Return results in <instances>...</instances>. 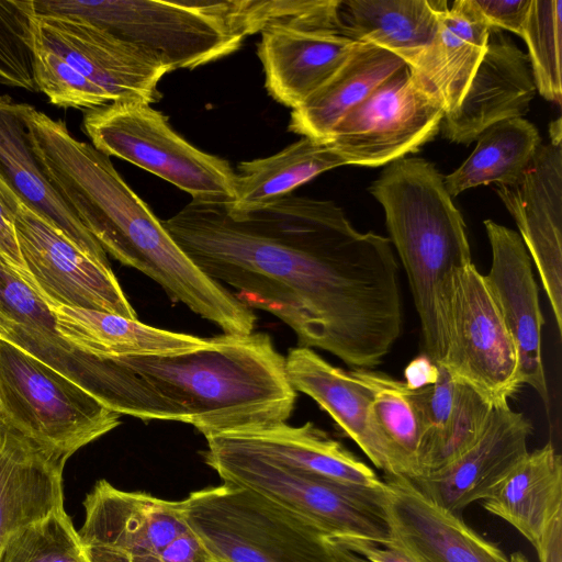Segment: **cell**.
I'll use <instances>...</instances> for the list:
<instances>
[{
    "label": "cell",
    "mask_w": 562,
    "mask_h": 562,
    "mask_svg": "<svg viewBox=\"0 0 562 562\" xmlns=\"http://www.w3.org/2000/svg\"><path fill=\"white\" fill-rule=\"evenodd\" d=\"M561 120L550 126V142L540 145L522 176L496 193L514 217L536 265L562 331V136Z\"/></svg>",
    "instance_id": "cell-16"
},
{
    "label": "cell",
    "mask_w": 562,
    "mask_h": 562,
    "mask_svg": "<svg viewBox=\"0 0 562 562\" xmlns=\"http://www.w3.org/2000/svg\"><path fill=\"white\" fill-rule=\"evenodd\" d=\"M33 4L40 14L82 18L171 71L215 61L251 35L246 0H33Z\"/></svg>",
    "instance_id": "cell-6"
},
{
    "label": "cell",
    "mask_w": 562,
    "mask_h": 562,
    "mask_svg": "<svg viewBox=\"0 0 562 562\" xmlns=\"http://www.w3.org/2000/svg\"><path fill=\"white\" fill-rule=\"evenodd\" d=\"M443 117L406 65L349 111L327 142L345 165L383 166L432 139Z\"/></svg>",
    "instance_id": "cell-14"
},
{
    "label": "cell",
    "mask_w": 562,
    "mask_h": 562,
    "mask_svg": "<svg viewBox=\"0 0 562 562\" xmlns=\"http://www.w3.org/2000/svg\"><path fill=\"white\" fill-rule=\"evenodd\" d=\"M18 201L19 196L0 177V257L14 272L34 288L23 261L15 233Z\"/></svg>",
    "instance_id": "cell-37"
},
{
    "label": "cell",
    "mask_w": 562,
    "mask_h": 562,
    "mask_svg": "<svg viewBox=\"0 0 562 562\" xmlns=\"http://www.w3.org/2000/svg\"><path fill=\"white\" fill-rule=\"evenodd\" d=\"M482 506L536 548L562 513L561 456L551 443L528 452L482 499Z\"/></svg>",
    "instance_id": "cell-28"
},
{
    "label": "cell",
    "mask_w": 562,
    "mask_h": 562,
    "mask_svg": "<svg viewBox=\"0 0 562 562\" xmlns=\"http://www.w3.org/2000/svg\"><path fill=\"white\" fill-rule=\"evenodd\" d=\"M477 138L472 154L443 179L450 196L479 186L516 182L541 145L537 127L522 117L498 122Z\"/></svg>",
    "instance_id": "cell-33"
},
{
    "label": "cell",
    "mask_w": 562,
    "mask_h": 562,
    "mask_svg": "<svg viewBox=\"0 0 562 562\" xmlns=\"http://www.w3.org/2000/svg\"><path fill=\"white\" fill-rule=\"evenodd\" d=\"M205 463L223 483L250 490L302 518L325 538L391 541L384 487L367 490L323 481L262 458L207 445Z\"/></svg>",
    "instance_id": "cell-9"
},
{
    "label": "cell",
    "mask_w": 562,
    "mask_h": 562,
    "mask_svg": "<svg viewBox=\"0 0 562 562\" xmlns=\"http://www.w3.org/2000/svg\"><path fill=\"white\" fill-rule=\"evenodd\" d=\"M30 145L53 188L106 254L156 281L226 334H251L257 316L183 252L110 157L75 138L61 120L21 103Z\"/></svg>",
    "instance_id": "cell-2"
},
{
    "label": "cell",
    "mask_w": 562,
    "mask_h": 562,
    "mask_svg": "<svg viewBox=\"0 0 562 562\" xmlns=\"http://www.w3.org/2000/svg\"><path fill=\"white\" fill-rule=\"evenodd\" d=\"M383 481L391 542L417 562H512L461 516L428 499L409 479L385 475Z\"/></svg>",
    "instance_id": "cell-19"
},
{
    "label": "cell",
    "mask_w": 562,
    "mask_h": 562,
    "mask_svg": "<svg viewBox=\"0 0 562 562\" xmlns=\"http://www.w3.org/2000/svg\"><path fill=\"white\" fill-rule=\"evenodd\" d=\"M351 371L371 393L370 424L387 454L391 475L415 479L423 424L411 389L374 369Z\"/></svg>",
    "instance_id": "cell-32"
},
{
    "label": "cell",
    "mask_w": 562,
    "mask_h": 562,
    "mask_svg": "<svg viewBox=\"0 0 562 562\" xmlns=\"http://www.w3.org/2000/svg\"><path fill=\"white\" fill-rule=\"evenodd\" d=\"M325 539L329 544L356 553L370 562H417L403 548L391 541L387 544H378L358 538Z\"/></svg>",
    "instance_id": "cell-39"
},
{
    "label": "cell",
    "mask_w": 562,
    "mask_h": 562,
    "mask_svg": "<svg viewBox=\"0 0 562 562\" xmlns=\"http://www.w3.org/2000/svg\"><path fill=\"white\" fill-rule=\"evenodd\" d=\"M329 546L333 548L337 559L340 562H370V561L363 559L362 557H360V555H358L356 553H352L350 551L337 548V547L331 546V544H329Z\"/></svg>",
    "instance_id": "cell-42"
},
{
    "label": "cell",
    "mask_w": 562,
    "mask_h": 562,
    "mask_svg": "<svg viewBox=\"0 0 562 562\" xmlns=\"http://www.w3.org/2000/svg\"><path fill=\"white\" fill-rule=\"evenodd\" d=\"M58 333L81 351L108 360L126 356L169 355L199 348L209 339L160 329L117 314L48 305Z\"/></svg>",
    "instance_id": "cell-29"
},
{
    "label": "cell",
    "mask_w": 562,
    "mask_h": 562,
    "mask_svg": "<svg viewBox=\"0 0 562 562\" xmlns=\"http://www.w3.org/2000/svg\"><path fill=\"white\" fill-rule=\"evenodd\" d=\"M0 419L67 459L121 424L119 413L3 339Z\"/></svg>",
    "instance_id": "cell-10"
},
{
    "label": "cell",
    "mask_w": 562,
    "mask_h": 562,
    "mask_svg": "<svg viewBox=\"0 0 562 562\" xmlns=\"http://www.w3.org/2000/svg\"><path fill=\"white\" fill-rule=\"evenodd\" d=\"M406 64L393 53L358 43L335 75L291 112L289 130L327 142L337 123Z\"/></svg>",
    "instance_id": "cell-30"
},
{
    "label": "cell",
    "mask_w": 562,
    "mask_h": 562,
    "mask_svg": "<svg viewBox=\"0 0 562 562\" xmlns=\"http://www.w3.org/2000/svg\"><path fill=\"white\" fill-rule=\"evenodd\" d=\"M531 430L530 422L508 403L495 404L468 450L443 468L411 481L432 503L461 516L467 506L484 499L529 452Z\"/></svg>",
    "instance_id": "cell-18"
},
{
    "label": "cell",
    "mask_w": 562,
    "mask_h": 562,
    "mask_svg": "<svg viewBox=\"0 0 562 562\" xmlns=\"http://www.w3.org/2000/svg\"><path fill=\"white\" fill-rule=\"evenodd\" d=\"M285 367L294 390L314 400L374 467L391 475L387 454L370 424L371 393L352 371L335 367L306 347L291 349Z\"/></svg>",
    "instance_id": "cell-24"
},
{
    "label": "cell",
    "mask_w": 562,
    "mask_h": 562,
    "mask_svg": "<svg viewBox=\"0 0 562 562\" xmlns=\"http://www.w3.org/2000/svg\"><path fill=\"white\" fill-rule=\"evenodd\" d=\"M521 38L537 91L544 99L561 102L562 1L531 0Z\"/></svg>",
    "instance_id": "cell-34"
},
{
    "label": "cell",
    "mask_w": 562,
    "mask_h": 562,
    "mask_svg": "<svg viewBox=\"0 0 562 562\" xmlns=\"http://www.w3.org/2000/svg\"><path fill=\"white\" fill-rule=\"evenodd\" d=\"M490 30L471 0L454 1L440 14L432 47L419 67L409 70L445 115L459 106L485 54Z\"/></svg>",
    "instance_id": "cell-27"
},
{
    "label": "cell",
    "mask_w": 562,
    "mask_h": 562,
    "mask_svg": "<svg viewBox=\"0 0 562 562\" xmlns=\"http://www.w3.org/2000/svg\"><path fill=\"white\" fill-rule=\"evenodd\" d=\"M132 562H164V561H161L158 558L149 557V558L137 559Z\"/></svg>",
    "instance_id": "cell-44"
},
{
    "label": "cell",
    "mask_w": 562,
    "mask_h": 562,
    "mask_svg": "<svg viewBox=\"0 0 562 562\" xmlns=\"http://www.w3.org/2000/svg\"><path fill=\"white\" fill-rule=\"evenodd\" d=\"M108 361V408L190 424L205 438L286 423L297 396L266 333H223L184 352Z\"/></svg>",
    "instance_id": "cell-3"
},
{
    "label": "cell",
    "mask_w": 562,
    "mask_h": 562,
    "mask_svg": "<svg viewBox=\"0 0 562 562\" xmlns=\"http://www.w3.org/2000/svg\"><path fill=\"white\" fill-rule=\"evenodd\" d=\"M438 374V366L424 355L415 358L405 368L404 382L409 389H419L434 383Z\"/></svg>",
    "instance_id": "cell-41"
},
{
    "label": "cell",
    "mask_w": 562,
    "mask_h": 562,
    "mask_svg": "<svg viewBox=\"0 0 562 562\" xmlns=\"http://www.w3.org/2000/svg\"><path fill=\"white\" fill-rule=\"evenodd\" d=\"M162 225L209 278L286 324L299 347L374 369L401 336L391 240L358 232L333 201L290 194L244 213L192 201Z\"/></svg>",
    "instance_id": "cell-1"
},
{
    "label": "cell",
    "mask_w": 562,
    "mask_h": 562,
    "mask_svg": "<svg viewBox=\"0 0 562 562\" xmlns=\"http://www.w3.org/2000/svg\"><path fill=\"white\" fill-rule=\"evenodd\" d=\"M207 445L244 452L310 477L367 490H382L384 481L326 431L307 422L286 423L220 434Z\"/></svg>",
    "instance_id": "cell-20"
},
{
    "label": "cell",
    "mask_w": 562,
    "mask_h": 562,
    "mask_svg": "<svg viewBox=\"0 0 562 562\" xmlns=\"http://www.w3.org/2000/svg\"><path fill=\"white\" fill-rule=\"evenodd\" d=\"M211 562H222V561L212 560Z\"/></svg>",
    "instance_id": "cell-46"
},
{
    "label": "cell",
    "mask_w": 562,
    "mask_h": 562,
    "mask_svg": "<svg viewBox=\"0 0 562 562\" xmlns=\"http://www.w3.org/2000/svg\"><path fill=\"white\" fill-rule=\"evenodd\" d=\"M439 364L490 403L504 404L521 386L515 342L475 265L449 280L441 314Z\"/></svg>",
    "instance_id": "cell-12"
},
{
    "label": "cell",
    "mask_w": 562,
    "mask_h": 562,
    "mask_svg": "<svg viewBox=\"0 0 562 562\" xmlns=\"http://www.w3.org/2000/svg\"><path fill=\"white\" fill-rule=\"evenodd\" d=\"M484 226L492 263L483 278L515 342L520 383L532 387L548 405L549 393L541 359L544 319L530 256L517 232L492 220L484 221Z\"/></svg>",
    "instance_id": "cell-17"
},
{
    "label": "cell",
    "mask_w": 562,
    "mask_h": 562,
    "mask_svg": "<svg viewBox=\"0 0 562 562\" xmlns=\"http://www.w3.org/2000/svg\"><path fill=\"white\" fill-rule=\"evenodd\" d=\"M509 558H510L512 562H529V560L525 557V554L519 551L512 553V555Z\"/></svg>",
    "instance_id": "cell-43"
},
{
    "label": "cell",
    "mask_w": 562,
    "mask_h": 562,
    "mask_svg": "<svg viewBox=\"0 0 562 562\" xmlns=\"http://www.w3.org/2000/svg\"><path fill=\"white\" fill-rule=\"evenodd\" d=\"M182 505L213 560L340 562L318 529L250 490L223 483L190 493Z\"/></svg>",
    "instance_id": "cell-7"
},
{
    "label": "cell",
    "mask_w": 562,
    "mask_h": 562,
    "mask_svg": "<svg viewBox=\"0 0 562 562\" xmlns=\"http://www.w3.org/2000/svg\"><path fill=\"white\" fill-rule=\"evenodd\" d=\"M340 166L345 162L328 142L302 137L274 155L238 164L236 198L227 207L235 213L263 207Z\"/></svg>",
    "instance_id": "cell-31"
},
{
    "label": "cell",
    "mask_w": 562,
    "mask_h": 562,
    "mask_svg": "<svg viewBox=\"0 0 562 562\" xmlns=\"http://www.w3.org/2000/svg\"><path fill=\"white\" fill-rule=\"evenodd\" d=\"M36 91L65 109L93 110L115 101L157 102L171 70L87 20L65 14L32 19Z\"/></svg>",
    "instance_id": "cell-5"
},
{
    "label": "cell",
    "mask_w": 562,
    "mask_h": 562,
    "mask_svg": "<svg viewBox=\"0 0 562 562\" xmlns=\"http://www.w3.org/2000/svg\"><path fill=\"white\" fill-rule=\"evenodd\" d=\"M10 102H12V100L9 95H0V104H7Z\"/></svg>",
    "instance_id": "cell-45"
},
{
    "label": "cell",
    "mask_w": 562,
    "mask_h": 562,
    "mask_svg": "<svg viewBox=\"0 0 562 562\" xmlns=\"http://www.w3.org/2000/svg\"><path fill=\"white\" fill-rule=\"evenodd\" d=\"M15 233L34 289L47 305L83 307L137 319L111 266L86 255L20 198Z\"/></svg>",
    "instance_id": "cell-15"
},
{
    "label": "cell",
    "mask_w": 562,
    "mask_h": 562,
    "mask_svg": "<svg viewBox=\"0 0 562 562\" xmlns=\"http://www.w3.org/2000/svg\"><path fill=\"white\" fill-rule=\"evenodd\" d=\"M0 562H90L65 509L12 533L0 550Z\"/></svg>",
    "instance_id": "cell-35"
},
{
    "label": "cell",
    "mask_w": 562,
    "mask_h": 562,
    "mask_svg": "<svg viewBox=\"0 0 562 562\" xmlns=\"http://www.w3.org/2000/svg\"><path fill=\"white\" fill-rule=\"evenodd\" d=\"M340 0L297 1L296 7L261 31L258 57L265 86L292 110L306 101L347 60L359 43L339 19Z\"/></svg>",
    "instance_id": "cell-13"
},
{
    "label": "cell",
    "mask_w": 562,
    "mask_h": 562,
    "mask_svg": "<svg viewBox=\"0 0 562 562\" xmlns=\"http://www.w3.org/2000/svg\"><path fill=\"white\" fill-rule=\"evenodd\" d=\"M82 130L104 155L154 173L194 202L229 205L236 198V172L229 162L194 147L150 104L115 101L86 111Z\"/></svg>",
    "instance_id": "cell-8"
},
{
    "label": "cell",
    "mask_w": 562,
    "mask_h": 562,
    "mask_svg": "<svg viewBox=\"0 0 562 562\" xmlns=\"http://www.w3.org/2000/svg\"><path fill=\"white\" fill-rule=\"evenodd\" d=\"M446 1L346 0L339 19L355 41L375 45L416 70L436 40Z\"/></svg>",
    "instance_id": "cell-26"
},
{
    "label": "cell",
    "mask_w": 562,
    "mask_h": 562,
    "mask_svg": "<svg viewBox=\"0 0 562 562\" xmlns=\"http://www.w3.org/2000/svg\"><path fill=\"white\" fill-rule=\"evenodd\" d=\"M85 521L78 531L90 562H211L189 526L181 501L145 492L123 491L99 480L83 501Z\"/></svg>",
    "instance_id": "cell-11"
},
{
    "label": "cell",
    "mask_w": 562,
    "mask_h": 562,
    "mask_svg": "<svg viewBox=\"0 0 562 562\" xmlns=\"http://www.w3.org/2000/svg\"><path fill=\"white\" fill-rule=\"evenodd\" d=\"M438 368L434 383L411 389L423 424L416 477L443 468L468 450L481 435L493 406L475 389Z\"/></svg>",
    "instance_id": "cell-23"
},
{
    "label": "cell",
    "mask_w": 562,
    "mask_h": 562,
    "mask_svg": "<svg viewBox=\"0 0 562 562\" xmlns=\"http://www.w3.org/2000/svg\"><path fill=\"white\" fill-rule=\"evenodd\" d=\"M535 549L539 562H562V513L549 524Z\"/></svg>",
    "instance_id": "cell-40"
},
{
    "label": "cell",
    "mask_w": 562,
    "mask_h": 562,
    "mask_svg": "<svg viewBox=\"0 0 562 562\" xmlns=\"http://www.w3.org/2000/svg\"><path fill=\"white\" fill-rule=\"evenodd\" d=\"M0 177L32 210L94 260L110 265L106 252L53 188L29 142L21 103L0 104Z\"/></svg>",
    "instance_id": "cell-25"
},
{
    "label": "cell",
    "mask_w": 562,
    "mask_h": 562,
    "mask_svg": "<svg viewBox=\"0 0 562 562\" xmlns=\"http://www.w3.org/2000/svg\"><path fill=\"white\" fill-rule=\"evenodd\" d=\"M536 91L527 54L491 27L485 54L459 106L443 117L445 136L471 144L492 125L521 117Z\"/></svg>",
    "instance_id": "cell-21"
},
{
    "label": "cell",
    "mask_w": 562,
    "mask_h": 562,
    "mask_svg": "<svg viewBox=\"0 0 562 562\" xmlns=\"http://www.w3.org/2000/svg\"><path fill=\"white\" fill-rule=\"evenodd\" d=\"M490 27L510 31L521 37L531 0H471Z\"/></svg>",
    "instance_id": "cell-38"
},
{
    "label": "cell",
    "mask_w": 562,
    "mask_h": 562,
    "mask_svg": "<svg viewBox=\"0 0 562 562\" xmlns=\"http://www.w3.org/2000/svg\"><path fill=\"white\" fill-rule=\"evenodd\" d=\"M67 460L0 419V550L19 529L64 508Z\"/></svg>",
    "instance_id": "cell-22"
},
{
    "label": "cell",
    "mask_w": 562,
    "mask_h": 562,
    "mask_svg": "<svg viewBox=\"0 0 562 562\" xmlns=\"http://www.w3.org/2000/svg\"><path fill=\"white\" fill-rule=\"evenodd\" d=\"M33 0H0V85L36 91L33 75Z\"/></svg>",
    "instance_id": "cell-36"
},
{
    "label": "cell",
    "mask_w": 562,
    "mask_h": 562,
    "mask_svg": "<svg viewBox=\"0 0 562 562\" xmlns=\"http://www.w3.org/2000/svg\"><path fill=\"white\" fill-rule=\"evenodd\" d=\"M382 205L391 244L407 274L427 356L443 357L441 314L454 272L472 263L465 223L436 167L423 158H401L369 188Z\"/></svg>",
    "instance_id": "cell-4"
}]
</instances>
